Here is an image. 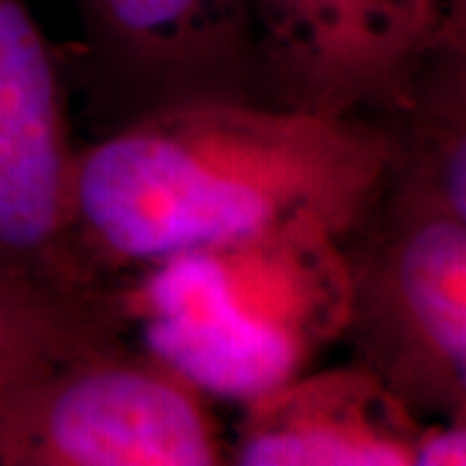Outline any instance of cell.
Segmentation results:
<instances>
[{"label":"cell","mask_w":466,"mask_h":466,"mask_svg":"<svg viewBox=\"0 0 466 466\" xmlns=\"http://www.w3.org/2000/svg\"><path fill=\"white\" fill-rule=\"evenodd\" d=\"M386 168L389 140L370 116L171 106L76 150L63 269L78 288H115L187 251L285 233L345 241Z\"/></svg>","instance_id":"1"},{"label":"cell","mask_w":466,"mask_h":466,"mask_svg":"<svg viewBox=\"0 0 466 466\" xmlns=\"http://www.w3.org/2000/svg\"><path fill=\"white\" fill-rule=\"evenodd\" d=\"M116 288L143 352L208 400L238 404L309 370L348 319L345 251L327 233L187 251Z\"/></svg>","instance_id":"2"},{"label":"cell","mask_w":466,"mask_h":466,"mask_svg":"<svg viewBox=\"0 0 466 466\" xmlns=\"http://www.w3.org/2000/svg\"><path fill=\"white\" fill-rule=\"evenodd\" d=\"M208 401L130 342L78 350L0 391V464H228Z\"/></svg>","instance_id":"3"},{"label":"cell","mask_w":466,"mask_h":466,"mask_svg":"<svg viewBox=\"0 0 466 466\" xmlns=\"http://www.w3.org/2000/svg\"><path fill=\"white\" fill-rule=\"evenodd\" d=\"M342 339L420 417H466V220L376 200L342 241Z\"/></svg>","instance_id":"4"},{"label":"cell","mask_w":466,"mask_h":466,"mask_svg":"<svg viewBox=\"0 0 466 466\" xmlns=\"http://www.w3.org/2000/svg\"><path fill=\"white\" fill-rule=\"evenodd\" d=\"M70 5L81 42L63 57L96 135L184 104H267L247 0Z\"/></svg>","instance_id":"5"},{"label":"cell","mask_w":466,"mask_h":466,"mask_svg":"<svg viewBox=\"0 0 466 466\" xmlns=\"http://www.w3.org/2000/svg\"><path fill=\"white\" fill-rule=\"evenodd\" d=\"M247 5L265 101L319 116L391 112L422 57L449 34L443 0H247Z\"/></svg>","instance_id":"6"},{"label":"cell","mask_w":466,"mask_h":466,"mask_svg":"<svg viewBox=\"0 0 466 466\" xmlns=\"http://www.w3.org/2000/svg\"><path fill=\"white\" fill-rule=\"evenodd\" d=\"M70 91L66 57L29 0H0V269L66 285H73L63 244L78 150Z\"/></svg>","instance_id":"7"},{"label":"cell","mask_w":466,"mask_h":466,"mask_svg":"<svg viewBox=\"0 0 466 466\" xmlns=\"http://www.w3.org/2000/svg\"><path fill=\"white\" fill-rule=\"evenodd\" d=\"M241 407L238 466H412L425 420L363 363L303 370Z\"/></svg>","instance_id":"8"},{"label":"cell","mask_w":466,"mask_h":466,"mask_svg":"<svg viewBox=\"0 0 466 466\" xmlns=\"http://www.w3.org/2000/svg\"><path fill=\"white\" fill-rule=\"evenodd\" d=\"M370 119L389 140L379 200L466 220V36L443 34L404 99Z\"/></svg>","instance_id":"9"},{"label":"cell","mask_w":466,"mask_h":466,"mask_svg":"<svg viewBox=\"0 0 466 466\" xmlns=\"http://www.w3.org/2000/svg\"><path fill=\"white\" fill-rule=\"evenodd\" d=\"M127 339L119 288L0 269V391L55 358Z\"/></svg>","instance_id":"10"},{"label":"cell","mask_w":466,"mask_h":466,"mask_svg":"<svg viewBox=\"0 0 466 466\" xmlns=\"http://www.w3.org/2000/svg\"><path fill=\"white\" fill-rule=\"evenodd\" d=\"M466 464V417H425L412 449V466Z\"/></svg>","instance_id":"11"},{"label":"cell","mask_w":466,"mask_h":466,"mask_svg":"<svg viewBox=\"0 0 466 466\" xmlns=\"http://www.w3.org/2000/svg\"><path fill=\"white\" fill-rule=\"evenodd\" d=\"M446 11V32L466 36V0H443Z\"/></svg>","instance_id":"12"}]
</instances>
